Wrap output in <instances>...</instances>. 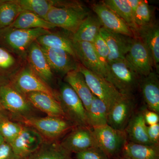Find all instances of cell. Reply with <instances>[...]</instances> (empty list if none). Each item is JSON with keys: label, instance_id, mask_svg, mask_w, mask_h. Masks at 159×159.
Returning a JSON list of instances; mask_svg holds the SVG:
<instances>
[{"label": "cell", "instance_id": "obj_1", "mask_svg": "<svg viewBox=\"0 0 159 159\" xmlns=\"http://www.w3.org/2000/svg\"><path fill=\"white\" fill-rule=\"evenodd\" d=\"M42 29H21L11 26L0 29V47L25 61L27 51L39 36L51 32Z\"/></svg>", "mask_w": 159, "mask_h": 159}, {"label": "cell", "instance_id": "obj_2", "mask_svg": "<svg viewBox=\"0 0 159 159\" xmlns=\"http://www.w3.org/2000/svg\"><path fill=\"white\" fill-rule=\"evenodd\" d=\"M141 77L125 58L110 61L106 66L105 79L122 95L133 96Z\"/></svg>", "mask_w": 159, "mask_h": 159}, {"label": "cell", "instance_id": "obj_3", "mask_svg": "<svg viewBox=\"0 0 159 159\" xmlns=\"http://www.w3.org/2000/svg\"><path fill=\"white\" fill-rule=\"evenodd\" d=\"M17 122L36 130L46 141H56L75 127L64 118L48 116L23 118Z\"/></svg>", "mask_w": 159, "mask_h": 159}, {"label": "cell", "instance_id": "obj_4", "mask_svg": "<svg viewBox=\"0 0 159 159\" xmlns=\"http://www.w3.org/2000/svg\"><path fill=\"white\" fill-rule=\"evenodd\" d=\"M57 101L67 120L74 126L89 127L87 111L74 90L67 83L61 84L57 93Z\"/></svg>", "mask_w": 159, "mask_h": 159}, {"label": "cell", "instance_id": "obj_5", "mask_svg": "<svg viewBox=\"0 0 159 159\" xmlns=\"http://www.w3.org/2000/svg\"><path fill=\"white\" fill-rule=\"evenodd\" d=\"M89 14L83 4L69 7L53 6L47 15L46 20L55 27L74 34Z\"/></svg>", "mask_w": 159, "mask_h": 159}, {"label": "cell", "instance_id": "obj_6", "mask_svg": "<svg viewBox=\"0 0 159 159\" xmlns=\"http://www.w3.org/2000/svg\"><path fill=\"white\" fill-rule=\"evenodd\" d=\"M0 107L9 112L17 121L35 116L34 108L25 97L9 84L0 87Z\"/></svg>", "mask_w": 159, "mask_h": 159}, {"label": "cell", "instance_id": "obj_7", "mask_svg": "<svg viewBox=\"0 0 159 159\" xmlns=\"http://www.w3.org/2000/svg\"><path fill=\"white\" fill-rule=\"evenodd\" d=\"M92 131L97 147L110 159L121 155L127 141L125 131L117 130L108 124L92 128Z\"/></svg>", "mask_w": 159, "mask_h": 159}, {"label": "cell", "instance_id": "obj_8", "mask_svg": "<svg viewBox=\"0 0 159 159\" xmlns=\"http://www.w3.org/2000/svg\"><path fill=\"white\" fill-rule=\"evenodd\" d=\"M9 84L24 96L33 92H41L57 100V93L35 74L26 61Z\"/></svg>", "mask_w": 159, "mask_h": 159}, {"label": "cell", "instance_id": "obj_9", "mask_svg": "<svg viewBox=\"0 0 159 159\" xmlns=\"http://www.w3.org/2000/svg\"><path fill=\"white\" fill-rule=\"evenodd\" d=\"M78 70L84 76L92 93L105 103L108 111L122 96L105 78L89 70L80 63Z\"/></svg>", "mask_w": 159, "mask_h": 159}, {"label": "cell", "instance_id": "obj_10", "mask_svg": "<svg viewBox=\"0 0 159 159\" xmlns=\"http://www.w3.org/2000/svg\"><path fill=\"white\" fill-rule=\"evenodd\" d=\"M59 143L71 154L97 147L92 129L85 126L74 127Z\"/></svg>", "mask_w": 159, "mask_h": 159}, {"label": "cell", "instance_id": "obj_11", "mask_svg": "<svg viewBox=\"0 0 159 159\" xmlns=\"http://www.w3.org/2000/svg\"><path fill=\"white\" fill-rule=\"evenodd\" d=\"M125 59L141 77L147 76L153 71L154 65L151 54L138 38H134Z\"/></svg>", "mask_w": 159, "mask_h": 159}, {"label": "cell", "instance_id": "obj_12", "mask_svg": "<svg viewBox=\"0 0 159 159\" xmlns=\"http://www.w3.org/2000/svg\"><path fill=\"white\" fill-rule=\"evenodd\" d=\"M134 106L133 96L122 95L109 110L107 124L117 130L125 131Z\"/></svg>", "mask_w": 159, "mask_h": 159}, {"label": "cell", "instance_id": "obj_13", "mask_svg": "<svg viewBox=\"0 0 159 159\" xmlns=\"http://www.w3.org/2000/svg\"><path fill=\"white\" fill-rule=\"evenodd\" d=\"M92 9L98 17L102 28L114 33L135 38L134 31L126 23L102 2L93 4Z\"/></svg>", "mask_w": 159, "mask_h": 159}, {"label": "cell", "instance_id": "obj_14", "mask_svg": "<svg viewBox=\"0 0 159 159\" xmlns=\"http://www.w3.org/2000/svg\"><path fill=\"white\" fill-rule=\"evenodd\" d=\"M44 142L36 130L23 125L22 130L10 145L16 155L26 159L37 150Z\"/></svg>", "mask_w": 159, "mask_h": 159}, {"label": "cell", "instance_id": "obj_15", "mask_svg": "<svg viewBox=\"0 0 159 159\" xmlns=\"http://www.w3.org/2000/svg\"><path fill=\"white\" fill-rule=\"evenodd\" d=\"M73 45L79 63L89 70L105 78V67L100 61L93 43L86 42H73Z\"/></svg>", "mask_w": 159, "mask_h": 159}, {"label": "cell", "instance_id": "obj_16", "mask_svg": "<svg viewBox=\"0 0 159 159\" xmlns=\"http://www.w3.org/2000/svg\"><path fill=\"white\" fill-rule=\"evenodd\" d=\"M41 48L53 73L65 76L69 72L78 69V61L66 51L46 47Z\"/></svg>", "mask_w": 159, "mask_h": 159}, {"label": "cell", "instance_id": "obj_17", "mask_svg": "<svg viewBox=\"0 0 159 159\" xmlns=\"http://www.w3.org/2000/svg\"><path fill=\"white\" fill-rule=\"evenodd\" d=\"M25 60L34 73L45 82L48 83L53 80L54 73L49 66L41 47L36 41L29 47Z\"/></svg>", "mask_w": 159, "mask_h": 159}, {"label": "cell", "instance_id": "obj_18", "mask_svg": "<svg viewBox=\"0 0 159 159\" xmlns=\"http://www.w3.org/2000/svg\"><path fill=\"white\" fill-rule=\"evenodd\" d=\"M100 34L105 40L109 50L107 63L125 58L134 38L111 32L102 27L100 29Z\"/></svg>", "mask_w": 159, "mask_h": 159}, {"label": "cell", "instance_id": "obj_19", "mask_svg": "<svg viewBox=\"0 0 159 159\" xmlns=\"http://www.w3.org/2000/svg\"><path fill=\"white\" fill-rule=\"evenodd\" d=\"M135 37L138 38L149 50L154 67L158 71L159 69V27L154 21L148 25L138 28L135 31Z\"/></svg>", "mask_w": 159, "mask_h": 159}, {"label": "cell", "instance_id": "obj_20", "mask_svg": "<svg viewBox=\"0 0 159 159\" xmlns=\"http://www.w3.org/2000/svg\"><path fill=\"white\" fill-rule=\"evenodd\" d=\"M25 96L34 108L44 113L48 116L66 119L59 102L54 97L41 92L29 93Z\"/></svg>", "mask_w": 159, "mask_h": 159}, {"label": "cell", "instance_id": "obj_21", "mask_svg": "<svg viewBox=\"0 0 159 159\" xmlns=\"http://www.w3.org/2000/svg\"><path fill=\"white\" fill-rule=\"evenodd\" d=\"M25 63L0 47V87L8 85Z\"/></svg>", "mask_w": 159, "mask_h": 159}, {"label": "cell", "instance_id": "obj_22", "mask_svg": "<svg viewBox=\"0 0 159 159\" xmlns=\"http://www.w3.org/2000/svg\"><path fill=\"white\" fill-rule=\"evenodd\" d=\"M139 87L143 99L149 110L159 113V80L157 73L153 71L141 77Z\"/></svg>", "mask_w": 159, "mask_h": 159}, {"label": "cell", "instance_id": "obj_23", "mask_svg": "<svg viewBox=\"0 0 159 159\" xmlns=\"http://www.w3.org/2000/svg\"><path fill=\"white\" fill-rule=\"evenodd\" d=\"M143 113L133 115L125 131L127 141L146 145H153L148 139Z\"/></svg>", "mask_w": 159, "mask_h": 159}, {"label": "cell", "instance_id": "obj_24", "mask_svg": "<svg viewBox=\"0 0 159 159\" xmlns=\"http://www.w3.org/2000/svg\"><path fill=\"white\" fill-rule=\"evenodd\" d=\"M65 81L70 86L82 101L86 110L89 108L93 95L87 84L84 76L77 69L69 72L65 76Z\"/></svg>", "mask_w": 159, "mask_h": 159}, {"label": "cell", "instance_id": "obj_25", "mask_svg": "<svg viewBox=\"0 0 159 159\" xmlns=\"http://www.w3.org/2000/svg\"><path fill=\"white\" fill-rule=\"evenodd\" d=\"M102 26L97 16L89 14L77 31L71 36L73 42L93 43L100 33Z\"/></svg>", "mask_w": 159, "mask_h": 159}, {"label": "cell", "instance_id": "obj_26", "mask_svg": "<svg viewBox=\"0 0 159 159\" xmlns=\"http://www.w3.org/2000/svg\"><path fill=\"white\" fill-rule=\"evenodd\" d=\"M36 42L41 47L63 50L77 60L71 37L51 31L39 36Z\"/></svg>", "mask_w": 159, "mask_h": 159}, {"label": "cell", "instance_id": "obj_27", "mask_svg": "<svg viewBox=\"0 0 159 159\" xmlns=\"http://www.w3.org/2000/svg\"><path fill=\"white\" fill-rule=\"evenodd\" d=\"M121 155L132 159H159V145H142L127 141Z\"/></svg>", "mask_w": 159, "mask_h": 159}, {"label": "cell", "instance_id": "obj_28", "mask_svg": "<svg viewBox=\"0 0 159 159\" xmlns=\"http://www.w3.org/2000/svg\"><path fill=\"white\" fill-rule=\"evenodd\" d=\"M108 111L105 103L93 95L89 110L87 111L89 127L92 129L107 125Z\"/></svg>", "mask_w": 159, "mask_h": 159}, {"label": "cell", "instance_id": "obj_29", "mask_svg": "<svg viewBox=\"0 0 159 159\" xmlns=\"http://www.w3.org/2000/svg\"><path fill=\"white\" fill-rule=\"evenodd\" d=\"M11 27L21 29H42L51 30L56 28L55 26L36 14L27 11H22L15 20Z\"/></svg>", "mask_w": 159, "mask_h": 159}, {"label": "cell", "instance_id": "obj_30", "mask_svg": "<svg viewBox=\"0 0 159 159\" xmlns=\"http://www.w3.org/2000/svg\"><path fill=\"white\" fill-rule=\"evenodd\" d=\"M26 159H73L71 154L56 141H44L40 147Z\"/></svg>", "mask_w": 159, "mask_h": 159}, {"label": "cell", "instance_id": "obj_31", "mask_svg": "<svg viewBox=\"0 0 159 159\" xmlns=\"http://www.w3.org/2000/svg\"><path fill=\"white\" fill-rule=\"evenodd\" d=\"M101 2L121 18L134 32L136 30L134 14L128 0H103Z\"/></svg>", "mask_w": 159, "mask_h": 159}, {"label": "cell", "instance_id": "obj_32", "mask_svg": "<svg viewBox=\"0 0 159 159\" xmlns=\"http://www.w3.org/2000/svg\"><path fill=\"white\" fill-rule=\"evenodd\" d=\"M22 11L18 0H0V29L11 25Z\"/></svg>", "mask_w": 159, "mask_h": 159}, {"label": "cell", "instance_id": "obj_33", "mask_svg": "<svg viewBox=\"0 0 159 159\" xmlns=\"http://www.w3.org/2000/svg\"><path fill=\"white\" fill-rule=\"evenodd\" d=\"M18 2L23 11H30L45 20L54 4V0H18Z\"/></svg>", "mask_w": 159, "mask_h": 159}, {"label": "cell", "instance_id": "obj_34", "mask_svg": "<svg viewBox=\"0 0 159 159\" xmlns=\"http://www.w3.org/2000/svg\"><path fill=\"white\" fill-rule=\"evenodd\" d=\"M153 9L148 2L140 0L134 15V22L137 29L153 22Z\"/></svg>", "mask_w": 159, "mask_h": 159}, {"label": "cell", "instance_id": "obj_35", "mask_svg": "<svg viewBox=\"0 0 159 159\" xmlns=\"http://www.w3.org/2000/svg\"><path fill=\"white\" fill-rule=\"evenodd\" d=\"M23 125L11 121L7 118L0 121V134L5 142L11 144L22 130Z\"/></svg>", "mask_w": 159, "mask_h": 159}, {"label": "cell", "instance_id": "obj_36", "mask_svg": "<svg viewBox=\"0 0 159 159\" xmlns=\"http://www.w3.org/2000/svg\"><path fill=\"white\" fill-rule=\"evenodd\" d=\"M92 43L100 61L106 68L108 62L109 50L105 40L99 33Z\"/></svg>", "mask_w": 159, "mask_h": 159}, {"label": "cell", "instance_id": "obj_37", "mask_svg": "<svg viewBox=\"0 0 159 159\" xmlns=\"http://www.w3.org/2000/svg\"><path fill=\"white\" fill-rule=\"evenodd\" d=\"M76 159H110L98 147L89 148L75 154Z\"/></svg>", "mask_w": 159, "mask_h": 159}, {"label": "cell", "instance_id": "obj_38", "mask_svg": "<svg viewBox=\"0 0 159 159\" xmlns=\"http://www.w3.org/2000/svg\"><path fill=\"white\" fill-rule=\"evenodd\" d=\"M0 159H23L16 155L11 145L6 142L0 145Z\"/></svg>", "mask_w": 159, "mask_h": 159}, {"label": "cell", "instance_id": "obj_39", "mask_svg": "<svg viewBox=\"0 0 159 159\" xmlns=\"http://www.w3.org/2000/svg\"><path fill=\"white\" fill-rule=\"evenodd\" d=\"M147 132L148 139L153 145H159V124L147 125Z\"/></svg>", "mask_w": 159, "mask_h": 159}, {"label": "cell", "instance_id": "obj_40", "mask_svg": "<svg viewBox=\"0 0 159 159\" xmlns=\"http://www.w3.org/2000/svg\"><path fill=\"white\" fill-rule=\"evenodd\" d=\"M145 123L147 125H154L159 123V114L153 111L147 110L143 113Z\"/></svg>", "mask_w": 159, "mask_h": 159}, {"label": "cell", "instance_id": "obj_41", "mask_svg": "<svg viewBox=\"0 0 159 159\" xmlns=\"http://www.w3.org/2000/svg\"><path fill=\"white\" fill-rule=\"evenodd\" d=\"M130 4L131 8L132 10L133 13L134 15L135 12L137 9L139 2H140V0H128Z\"/></svg>", "mask_w": 159, "mask_h": 159}, {"label": "cell", "instance_id": "obj_42", "mask_svg": "<svg viewBox=\"0 0 159 159\" xmlns=\"http://www.w3.org/2000/svg\"><path fill=\"white\" fill-rule=\"evenodd\" d=\"M3 111L2 110V109L1 108V107H0V121H1V120H2V119H4V118H6V117H5V116H4V115H3Z\"/></svg>", "mask_w": 159, "mask_h": 159}, {"label": "cell", "instance_id": "obj_43", "mask_svg": "<svg viewBox=\"0 0 159 159\" xmlns=\"http://www.w3.org/2000/svg\"><path fill=\"white\" fill-rule=\"evenodd\" d=\"M115 159H132L128 157L124 156L122 155H121L119 156V157H117Z\"/></svg>", "mask_w": 159, "mask_h": 159}, {"label": "cell", "instance_id": "obj_44", "mask_svg": "<svg viewBox=\"0 0 159 159\" xmlns=\"http://www.w3.org/2000/svg\"><path fill=\"white\" fill-rule=\"evenodd\" d=\"M4 142H5V140H4L3 137L0 134V145H2Z\"/></svg>", "mask_w": 159, "mask_h": 159}]
</instances>
